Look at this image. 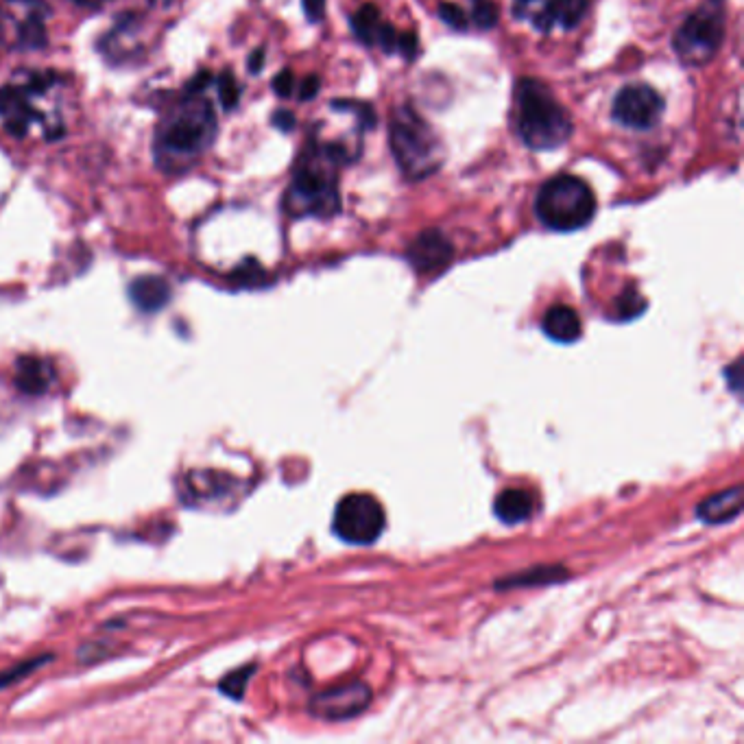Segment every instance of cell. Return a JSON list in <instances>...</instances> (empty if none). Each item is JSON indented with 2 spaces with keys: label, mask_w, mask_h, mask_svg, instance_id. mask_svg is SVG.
Masks as SVG:
<instances>
[{
  "label": "cell",
  "mask_w": 744,
  "mask_h": 744,
  "mask_svg": "<svg viewBox=\"0 0 744 744\" xmlns=\"http://www.w3.org/2000/svg\"><path fill=\"white\" fill-rule=\"evenodd\" d=\"M75 3H79V5H88V7H96V5L105 3V0H75Z\"/></svg>",
  "instance_id": "836d02e7"
},
{
  "label": "cell",
  "mask_w": 744,
  "mask_h": 744,
  "mask_svg": "<svg viewBox=\"0 0 744 744\" xmlns=\"http://www.w3.org/2000/svg\"><path fill=\"white\" fill-rule=\"evenodd\" d=\"M439 18L448 24V27L456 29V31H463L467 29V16L465 11L454 5V3H441L439 5Z\"/></svg>",
  "instance_id": "484cf974"
},
{
  "label": "cell",
  "mask_w": 744,
  "mask_h": 744,
  "mask_svg": "<svg viewBox=\"0 0 744 744\" xmlns=\"http://www.w3.org/2000/svg\"><path fill=\"white\" fill-rule=\"evenodd\" d=\"M319 88H321V79L317 75H308L302 83H299V101L315 99Z\"/></svg>",
  "instance_id": "f546056e"
},
{
  "label": "cell",
  "mask_w": 744,
  "mask_h": 744,
  "mask_svg": "<svg viewBox=\"0 0 744 744\" xmlns=\"http://www.w3.org/2000/svg\"><path fill=\"white\" fill-rule=\"evenodd\" d=\"M304 3V14L310 22H319L326 14V0H302Z\"/></svg>",
  "instance_id": "1f68e13d"
},
{
  "label": "cell",
  "mask_w": 744,
  "mask_h": 744,
  "mask_svg": "<svg viewBox=\"0 0 744 744\" xmlns=\"http://www.w3.org/2000/svg\"><path fill=\"white\" fill-rule=\"evenodd\" d=\"M216 138V114L203 90H188L162 114L155 129V164L166 175H182L195 166Z\"/></svg>",
  "instance_id": "7a4b0ae2"
},
{
  "label": "cell",
  "mask_w": 744,
  "mask_h": 744,
  "mask_svg": "<svg viewBox=\"0 0 744 744\" xmlns=\"http://www.w3.org/2000/svg\"><path fill=\"white\" fill-rule=\"evenodd\" d=\"M271 86H273L275 94H278V96H282V99H288V96H291V94H293V90H295V77H293V72H291V70H288V68H286V70H282V72H280V75L273 79V83H271Z\"/></svg>",
  "instance_id": "f1b7e54d"
},
{
  "label": "cell",
  "mask_w": 744,
  "mask_h": 744,
  "mask_svg": "<svg viewBox=\"0 0 744 744\" xmlns=\"http://www.w3.org/2000/svg\"><path fill=\"white\" fill-rule=\"evenodd\" d=\"M725 27V0H703L672 38V48L679 55L681 64L694 68L710 64L723 46Z\"/></svg>",
  "instance_id": "52a82bcc"
},
{
  "label": "cell",
  "mask_w": 744,
  "mask_h": 744,
  "mask_svg": "<svg viewBox=\"0 0 744 744\" xmlns=\"http://www.w3.org/2000/svg\"><path fill=\"white\" fill-rule=\"evenodd\" d=\"M572 118L546 83L520 79L515 86V134L528 149H559L572 136Z\"/></svg>",
  "instance_id": "3957f363"
},
{
  "label": "cell",
  "mask_w": 744,
  "mask_h": 744,
  "mask_svg": "<svg viewBox=\"0 0 744 744\" xmlns=\"http://www.w3.org/2000/svg\"><path fill=\"white\" fill-rule=\"evenodd\" d=\"M454 256V247L439 230H426L419 234L406 251V260L419 273H439L448 267Z\"/></svg>",
  "instance_id": "5bb4252c"
},
{
  "label": "cell",
  "mask_w": 744,
  "mask_h": 744,
  "mask_svg": "<svg viewBox=\"0 0 744 744\" xmlns=\"http://www.w3.org/2000/svg\"><path fill=\"white\" fill-rule=\"evenodd\" d=\"M535 511V500L526 489H504L496 498L494 513L504 524H520L531 518Z\"/></svg>",
  "instance_id": "ac0fdd59"
},
{
  "label": "cell",
  "mask_w": 744,
  "mask_h": 744,
  "mask_svg": "<svg viewBox=\"0 0 744 744\" xmlns=\"http://www.w3.org/2000/svg\"><path fill=\"white\" fill-rule=\"evenodd\" d=\"M596 197L581 177L559 175L542 186L535 199V214L548 230L574 232L594 219Z\"/></svg>",
  "instance_id": "8992f818"
},
{
  "label": "cell",
  "mask_w": 744,
  "mask_h": 744,
  "mask_svg": "<svg viewBox=\"0 0 744 744\" xmlns=\"http://www.w3.org/2000/svg\"><path fill=\"white\" fill-rule=\"evenodd\" d=\"M216 88H219V99L225 110H234L240 101V86L230 70H225L223 75L216 79Z\"/></svg>",
  "instance_id": "cb8c5ba5"
},
{
  "label": "cell",
  "mask_w": 744,
  "mask_h": 744,
  "mask_svg": "<svg viewBox=\"0 0 744 744\" xmlns=\"http://www.w3.org/2000/svg\"><path fill=\"white\" fill-rule=\"evenodd\" d=\"M70 81L53 70H20L0 88V120L14 138H27L33 129L44 140L66 136V105Z\"/></svg>",
  "instance_id": "6da1fadb"
},
{
  "label": "cell",
  "mask_w": 744,
  "mask_h": 744,
  "mask_svg": "<svg viewBox=\"0 0 744 744\" xmlns=\"http://www.w3.org/2000/svg\"><path fill=\"white\" fill-rule=\"evenodd\" d=\"M284 210L291 216H334L341 210L334 164L312 144L295 164L291 186L284 195Z\"/></svg>",
  "instance_id": "5b68a950"
},
{
  "label": "cell",
  "mask_w": 744,
  "mask_h": 744,
  "mask_svg": "<svg viewBox=\"0 0 744 744\" xmlns=\"http://www.w3.org/2000/svg\"><path fill=\"white\" fill-rule=\"evenodd\" d=\"M48 662H51V655H40V657H35V659H27V662H22V664H16L14 668H9L5 672H0V690L14 686L16 681H20L24 677H29L33 670H40Z\"/></svg>",
  "instance_id": "7402d4cb"
},
{
  "label": "cell",
  "mask_w": 744,
  "mask_h": 744,
  "mask_svg": "<svg viewBox=\"0 0 744 744\" xmlns=\"http://www.w3.org/2000/svg\"><path fill=\"white\" fill-rule=\"evenodd\" d=\"M254 670H256V666H245V668L232 672V675H227L219 686L221 692L225 696H230V699H243V694L247 690V683H249L251 675H254Z\"/></svg>",
  "instance_id": "603a6c76"
},
{
  "label": "cell",
  "mask_w": 744,
  "mask_h": 744,
  "mask_svg": "<svg viewBox=\"0 0 744 744\" xmlns=\"http://www.w3.org/2000/svg\"><path fill=\"white\" fill-rule=\"evenodd\" d=\"M330 107H332L334 112H341V114L345 112V114L356 116L360 129H374L376 120H378L376 112L371 110V107L367 103H360V101H341V99H336V101L330 103Z\"/></svg>",
  "instance_id": "44dd1931"
},
{
  "label": "cell",
  "mask_w": 744,
  "mask_h": 744,
  "mask_svg": "<svg viewBox=\"0 0 744 744\" xmlns=\"http://www.w3.org/2000/svg\"><path fill=\"white\" fill-rule=\"evenodd\" d=\"M398 51L404 55V59H408V62H413V59L417 57L419 53V40L417 35L406 31V33H400L398 35Z\"/></svg>",
  "instance_id": "83f0119b"
},
{
  "label": "cell",
  "mask_w": 744,
  "mask_h": 744,
  "mask_svg": "<svg viewBox=\"0 0 744 744\" xmlns=\"http://www.w3.org/2000/svg\"><path fill=\"white\" fill-rule=\"evenodd\" d=\"M742 485H734L729 489L718 491V494L705 498L699 507H696V515L705 524H725L736 520L742 513Z\"/></svg>",
  "instance_id": "9a60e30c"
},
{
  "label": "cell",
  "mask_w": 744,
  "mask_h": 744,
  "mask_svg": "<svg viewBox=\"0 0 744 744\" xmlns=\"http://www.w3.org/2000/svg\"><path fill=\"white\" fill-rule=\"evenodd\" d=\"M350 24L352 29L356 33V38L371 46L376 44V38H378V31H380V11L376 5H363L360 7L356 14L350 18Z\"/></svg>",
  "instance_id": "ffe728a7"
},
{
  "label": "cell",
  "mask_w": 744,
  "mask_h": 744,
  "mask_svg": "<svg viewBox=\"0 0 744 744\" xmlns=\"http://www.w3.org/2000/svg\"><path fill=\"white\" fill-rule=\"evenodd\" d=\"M53 380V371L40 358H20L18 360V374L16 382L24 393L38 395L48 389Z\"/></svg>",
  "instance_id": "d6986e66"
},
{
  "label": "cell",
  "mask_w": 744,
  "mask_h": 744,
  "mask_svg": "<svg viewBox=\"0 0 744 744\" xmlns=\"http://www.w3.org/2000/svg\"><path fill=\"white\" fill-rule=\"evenodd\" d=\"M664 107V96L657 90L646 83H631L616 94L611 114L622 127L651 129L662 120Z\"/></svg>",
  "instance_id": "8fae6325"
},
{
  "label": "cell",
  "mask_w": 744,
  "mask_h": 744,
  "mask_svg": "<svg viewBox=\"0 0 744 744\" xmlns=\"http://www.w3.org/2000/svg\"><path fill=\"white\" fill-rule=\"evenodd\" d=\"M387 526L382 504L369 494L345 496L336 504L332 528L343 542L352 546H369L382 535Z\"/></svg>",
  "instance_id": "9c48e42d"
},
{
  "label": "cell",
  "mask_w": 744,
  "mask_h": 744,
  "mask_svg": "<svg viewBox=\"0 0 744 744\" xmlns=\"http://www.w3.org/2000/svg\"><path fill=\"white\" fill-rule=\"evenodd\" d=\"M590 5L592 0H513V16L542 33L555 27L570 31L585 18Z\"/></svg>",
  "instance_id": "30bf717a"
},
{
  "label": "cell",
  "mask_w": 744,
  "mask_h": 744,
  "mask_svg": "<svg viewBox=\"0 0 744 744\" xmlns=\"http://www.w3.org/2000/svg\"><path fill=\"white\" fill-rule=\"evenodd\" d=\"M476 27L480 29H494L498 22V7L491 3V0H478L474 5V14H472Z\"/></svg>",
  "instance_id": "d4e9b609"
},
{
  "label": "cell",
  "mask_w": 744,
  "mask_h": 744,
  "mask_svg": "<svg viewBox=\"0 0 744 744\" xmlns=\"http://www.w3.org/2000/svg\"><path fill=\"white\" fill-rule=\"evenodd\" d=\"M398 31H395L391 24H380V31H378V38H376V44L382 46L384 53H395L398 51Z\"/></svg>",
  "instance_id": "4316f807"
},
{
  "label": "cell",
  "mask_w": 744,
  "mask_h": 744,
  "mask_svg": "<svg viewBox=\"0 0 744 744\" xmlns=\"http://www.w3.org/2000/svg\"><path fill=\"white\" fill-rule=\"evenodd\" d=\"M271 123H273V127H278L280 131H293L295 129V123H297V118H295V114L291 110H278V112L273 114Z\"/></svg>",
  "instance_id": "4dcf8cb0"
},
{
  "label": "cell",
  "mask_w": 744,
  "mask_h": 744,
  "mask_svg": "<svg viewBox=\"0 0 744 744\" xmlns=\"http://www.w3.org/2000/svg\"><path fill=\"white\" fill-rule=\"evenodd\" d=\"M249 72H254V75H258V72L262 70V66H264V51H262V48H258V51H254V53H251V57H249Z\"/></svg>",
  "instance_id": "d6a6232c"
},
{
  "label": "cell",
  "mask_w": 744,
  "mask_h": 744,
  "mask_svg": "<svg viewBox=\"0 0 744 744\" xmlns=\"http://www.w3.org/2000/svg\"><path fill=\"white\" fill-rule=\"evenodd\" d=\"M144 24L140 14H125L101 40V51L112 64H125L144 51Z\"/></svg>",
  "instance_id": "4fadbf2b"
},
{
  "label": "cell",
  "mask_w": 744,
  "mask_h": 744,
  "mask_svg": "<svg viewBox=\"0 0 744 744\" xmlns=\"http://www.w3.org/2000/svg\"><path fill=\"white\" fill-rule=\"evenodd\" d=\"M129 297L142 312H158L162 310L168 299H171V286L158 275H142L129 286Z\"/></svg>",
  "instance_id": "e0dca14e"
},
{
  "label": "cell",
  "mask_w": 744,
  "mask_h": 744,
  "mask_svg": "<svg viewBox=\"0 0 744 744\" xmlns=\"http://www.w3.org/2000/svg\"><path fill=\"white\" fill-rule=\"evenodd\" d=\"M371 703V690L360 681L321 692L310 703V712L323 720H347L358 716Z\"/></svg>",
  "instance_id": "7c38bea8"
},
{
  "label": "cell",
  "mask_w": 744,
  "mask_h": 744,
  "mask_svg": "<svg viewBox=\"0 0 744 744\" xmlns=\"http://www.w3.org/2000/svg\"><path fill=\"white\" fill-rule=\"evenodd\" d=\"M542 330L548 339L557 343H574L583 332L579 312L570 306H552L542 319Z\"/></svg>",
  "instance_id": "2e32d148"
},
{
  "label": "cell",
  "mask_w": 744,
  "mask_h": 744,
  "mask_svg": "<svg viewBox=\"0 0 744 744\" xmlns=\"http://www.w3.org/2000/svg\"><path fill=\"white\" fill-rule=\"evenodd\" d=\"M48 14L44 0H0V44L9 51L44 48Z\"/></svg>",
  "instance_id": "ba28073f"
},
{
  "label": "cell",
  "mask_w": 744,
  "mask_h": 744,
  "mask_svg": "<svg viewBox=\"0 0 744 744\" xmlns=\"http://www.w3.org/2000/svg\"><path fill=\"white\" fill-rule=\"evenodd\" d=\"M389 142L395 162L408 179L430 177L446 160V149H443L437 131L411 105L393 110Z\"/></svg>",
  "instance_id": "277c9868"
}]
</instances>
